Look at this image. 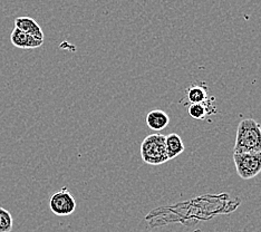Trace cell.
Masks as SVG:
<instances>
[{
	"label": "cell",
	"mask_w": 261,
	"mask_h": 232,
	"mask_svg": "<svg viewBox=\"0 0 261 232\" xmlns=\"http://www.w3.org/2000/svg\"><path fill=\"white\" fill-rule=\"evenodd\" d=\"M10 41L17 48L20 49H35L43 45L44 40L36 39L33 36L19 31L18 28H14L10 35Z\"/></svg>",
	"instance_id": "5b68a950"
},
{
	"label": "cell",
	"mask_w": 261,
	"mask_h": 232,
	"mask_svg": "<svg viewBox=\"0 0 261 232\" xmlns=\"http://www.w3.org/2000/svg\"><path fill=\"white\" fill-rule=\"evenodd\" d=\"M50 211L58 217L70 216L76 210V201L66 188L53 194L49 200Z\"/></svg>",
	"instance_id": "277c9868"
},
{
	"label": "cell",
	"mask_w": 261,
	"mask_h": 232,
	"mask_svg": "<svg viewBox=\"0 0 261 232\" xmlns=\"http://www.w3.org/2000/svg\"><path fill=\"white\" fill-rule=\"evenodd\" d=\"M141 157L143 162L149 165H161L169 161L165 148V135L151 134L141 144Z\"/></svg>",
	"instance_id": "7a4b0ae2"
},
{
	"label": "cell",
	"mask_w": 261,
	"mask_h": 232,
	"mask_svg": "<svg viewBox=\"0 0 261 232\" xmlns=\"http://www.w3.org/2000/svg\"><path fill=\"white\" fill-rule=\"evenodd\" d=\"M15 28H18L19 31L33 36L36 39L44 40L45 38L41 27L32 17H17L15 19Z\"/></svg>",
	"instance_id": "52a82bcc"
},
{
	"label": "cell",
	"mask_w": 261,
	"mask_h": 232,
	"mask_svg": "<svg viewBox=\"0 0 261 232\" xmlns=\"http://www.w3.org/2000/svg\"><path fill=\"white\" fill-rule=\"evenodd\" d=\"M14 227V219L11 213L0 207V232H10Z\"/></svg>",
	"instance_id": "8fae6325"
},
{
	"label": "cell",
	"mask_w": 261,
	"mask_h": 232,
	"mask_svg": "<svg viewBox=\"0 0 261 232\" xmlns=\"http://www.w3.org/2000/svg\"><path fill=\"white\" fill-rule=\"evenodd\" d=\"M233 162L238 175L243 180H250L261 172V152L233 153Z\"/></svg>",
	"instance_id": "3957f363"
},
{
	"label": "cell",
	"mask_w": 261,
	"mask_h": 232,
	"mask_svg": "<svg viewBox=\"0 0 261 232\" xmlns=\"http://www.w3.org/2000/svg\"><path fill=\"white\" fill-rule=\"evenodd\" d=\"M187 99L190 104L204 103L210 98L205 83H194L186 91Z\"/></svg>",
	"instance_id": "ba28073f"
},
{
	"label": "cell",
	"mask_w": 261,
	"mask_h": 232,
	"mask_svg": "<svg viewBox=\"0 0 261 232\" xmlns=\"http://www.w3.org/2000/svg\"><path fill=\"white\" fill-rule=\"evenodd\" d=\"M261 152V125L252 120H242L237 130L233 153Z\"/></svg>",
	"instance_id": "6da1fadb"
},
{
	"label": "cell",
	"mask_w": 261,
	"mask_h": 232,
	"mask_svg": "<svg viewBox=\"0 0 261 232\" xmlns=\"http://www.w3.org/2000/svg\"><path fill=\"white\" fill-rule=\"evenodd\" d=\"M217 112L216 105H215V97L210 96V98L204 103H198V104H190L188 107V113L194 120H205L207 116L211 114H215Z\"/></svg>",
	"instance_id": "8992f818"
},
{
	"label": "cell",
	"mask_w": 261,
	"mask_h": 232,
	"mask_svg": "<svg viewBox=\"0 0 261 232\" xmlns=\"http://www.w3.org/2000/svg\"><path fill=\"white\" fill-rule=\"evenodd\" d=\"M165 148H167L169 160L179 157L186 150L181 136L176 133H172L165 136Z\"/></svg>",
	"instance_id": "30bf717a"
},
{
	"label": "cell",
	"mask_w": 261,
	"mask_h": 232,
	"mask_svg": "<svg viewBox=\"0 0 261 232\" xmlns=\"http://www.w3.org/2000/svg\"><path fill=\"white\" fill-rule=\"evenodd\" d=\"M146 124L153 131H162L168 126L170 123L169 115L162 110L151 111L146 115Z\"/></svg>",
	"instance_id": "9c48e42d"
}]
</instances>
